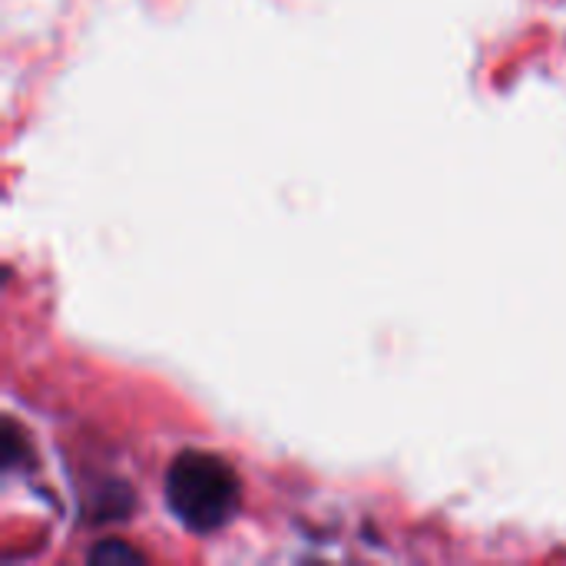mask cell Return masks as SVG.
Wrapping results in <instances>:
<instances>
[{"mask_svg":"<svg viewBox=\"0 0 566 566\" xmlns=\"http://www.w3.org/2000/svg\"><path fill=\"white\" fill-rule=\"evenodd\" d=\"M90 560H139V554L133 547H123V544H99L90 551Z\"/></svg>","mask_w":566,"mask_h":566,"instance_id":"obj_2","label":"cell"},{"mask_svg":"<svg viewBox=\"0 0 566 566\" xmlns=\"http://www.w3.org/2000/svg\"><path fill=\"white\" fill-rule=\"evenodd\" d=\"M163 491L172 517L192 534H212L226 527L239 507L235 471L206 451L176 454V461L166 468Z\"/></svg>","mask_w":566,"mask_h":566,"instance_id":"obj_1","label":"cell"}]
</instances>
